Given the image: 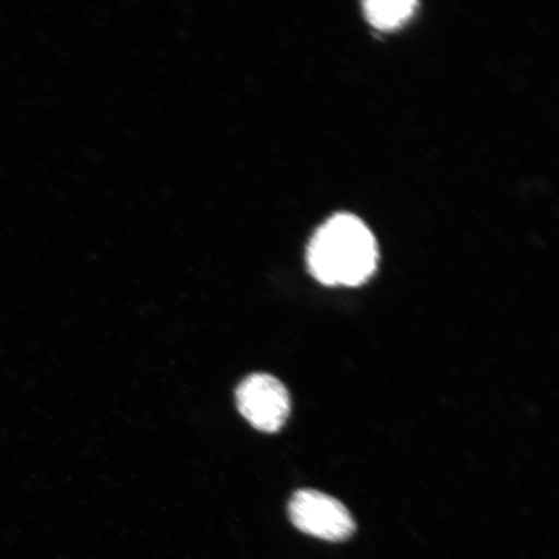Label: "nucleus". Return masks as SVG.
<instances>
[{"label":"nucleus","mask_w":559,"mask_h":559,"mask_svg":"<svg viewBox=\"0 0 559 559\" xmlns=\"http://www.w3.org/2000/svg\"><path fill=\"white\" fill-rule=\"evenodd\" d=\"M240 414L263 432L283 428L290 414V397L284 384L270 374L245 379L236 391Z\"/></svg>","instance_id":"3"},{"label":"nucleus","mask_w":559,"mask_h":559,"mask_svg":"<svg viewBox=\"0 0 559 559\" xmlns=\"http://www.w3.org/2000/svg\"><path fill=\"white\" fill-rule=\"evenodd\" d=\"M289 515L299 531L328 542L347 540L356 528L352 513L341 501L313 489L293 495Z\"/></svg>","instance_id":"2"},{"label":"nucleus","mask_w":559,"mask_h":559,"mask_svg":"<svg viewBox=\"0 0 559 559\" xmlns=\"http://www.w3.org/2000/svg\"><path fill=\"white\" fill-rule=\"evenodd\" d=\"M416 2L405 0H374L365 3L366 17L377 29H395L412 15H414Z\"/></svg>","instance_id":"4"},{"label":"nucleus","mask_w":559,"mask_h":559,"mask_svg":"<svg viewBox=\"0 0 559 559\" xmlns=\"http://www.w3.org/2000/svg\"><path fill=\"white\" fill-rule=\"evenodd\" d=\"M379 261L374 236L354 215L333 216L312 237L307 263L325 285L358 286L373 275Z\"/></svg>","instance_id":"1"}]
</instances>
